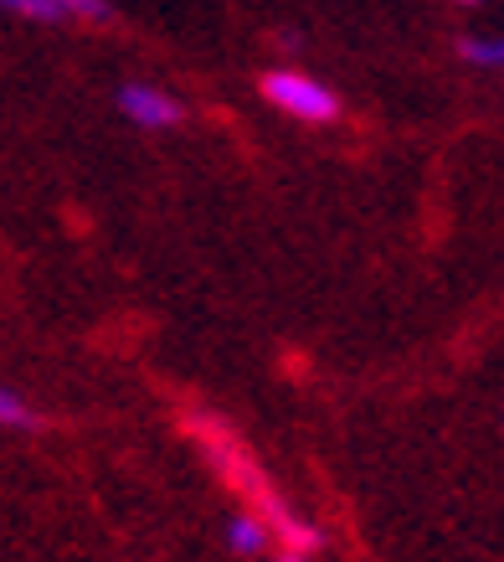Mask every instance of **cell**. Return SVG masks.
Listing matches in <instances>:
<instances>
[{
    "label": "cell",
    "instance_id": "1",
    "mask_svg": "<svg viewBox=\"0 0 504 562\" xmlns=\"http://www.w3.org/2000/svg\"><path fill=\"white\" fill-rule=\"evenodd\" d=\"M185 428H191V439L202 443V454L211 460V470H217V475L227 480L237 495H242V506L268 521L273 542H278V547H294V552H320V547H324V531L314 527L309 516L294 512L284 491H273L268 470L252 460V449L237 439L232 428L221 424L217 413H191V418H185Z\"/></svg>",
    "mask_w": 504,
    "mask_h": 562
},
{
    "label": "cell",
    "instance_id": "2",
    "mask_svg": "<svg viewBox=\"0 0 504 562\" xmlns=\"http://www.w3.org/2000/svg\"><path fill=\"white\" fill-rule=\"evenodd\" d=\"M263 99H268L278 114H288V120H299V124H330L340 114L335 93H330L320 78L294 72V68L268 72V78H263Z\"/></svg>",
    "mask_w": 504,
    "mask_h": 562
},
{
    "label": "cell",
    "instance_id": "3",
    "mask_svg": "<svg viewBox=\"0 0 504 562\" xmlns=\"http://www.w3.org/2000/svg\"><path fill=\"white\" fill-rule=\"evenodd\" d=\"M118 114L135 124V130H150V135L175 130V124L185 120L181 99H175V93H165V88H154V83H124V88H118Z\"/></svg>",
    "mask_w": 504,
    "mask_h": 562
},
{
    "label": "cell",
    "instance_id": "4",
    "mask_svg": "<svg viewBox=\"0 0 504 562\" xmlns=\"http://www.w3.org/2000/svg\"><path fill=\"white\" fill-rule=\"evenodd\" d=\"M221 537H227V552H237V558H268L273 547H278L268 521L257 512H248V506H237V512L227 516V531H221Z\"/></svg>",
    "mask_w": 504,
    "mask_h": 562
},
{
    "label": "cell",
    "instance_id": "5",
    "mask_svg": "<svg viewBox=\"0 0 504 562\" xmlns=\"http://www.w3.org/2000/svg\"><path fill=\"white\" fill-rule=\"evenodd\" d=\"M32 428H42V413L26 403V392L0 382V434H32Z\"/></svg>",
    "mask_w": 504,
    "mask_h": 562
},
{
    "label": "cell",
    "instance_id": "6",
    "mask_svg": "<svg viewBox=\"0 0 504 562\" xmlns=\"http://www.w3.org/2000/svg\"><path fill=\"white\" fill-rule=\"evenodd\" d=\"M0 11L5 16H21V21H42V26H51V21H68L51 0H0Z\"/></svg>",
    "mask_w": 504,
    "mask_h": 562
},
{
    "label": "cell",
    "instance_id": "7",
    "mask_svg": "<svg viewBox=\"0 0 504 562\" xmlns=\"http://www.w3.org/2000/svg\"><path fill=\"white\" fill-rule=\"evenodd\" d=\"M463 57H469L473 68H500V63H504V42H500V36H469V42H463Z\"/></svg>",
    "mask_w": 504,
    "mask_h": 562
},
{
    "label": "cell",
    "instance_id": "8",
    "mask_svg": "<svg viewBox=\"0 0 504 562\" xmlns=\"http://www.w3.org/2000/svg\"><path fill=\"white\" fill-rule=\"evenodd\" d=\"M62 16H83V21H108L114 11H108V0H51Z\"/></svg>",
    "mask_w": 504,
    "mask_h": 562
},
{
    "label": "cell",
    "instance_id": "9",
    "mask_svg": "<svg viewBox=\"0 0 504 562\" xmlns=\"http://www.w3.org/2000/svg\"><path fill=\"white\" fill-rule=\"evenodd\" d=\"M273 562H314V552H294V547H278V552H268Z\"/></svg>",
    "mask_w": 504,
    "mask_h": 562
},
{
    "label": "cell",
    "instance_id": "10",
    "mask_svg": "<svg viewBox=\"0 0 504 562\" xmlns=\"http://www.w3.org/2000/svg\"><path fill=\"white\" fill-rule=\"evenodd\" d=\"M458 5H484V0H458Z\"/></svg>",
    "mask_w": 504,
    "mask_h": 562
}]
</instances>
